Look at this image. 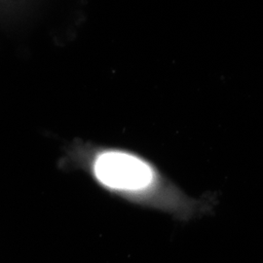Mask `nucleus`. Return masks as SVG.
<instances>
[{
    "mask_svg": "<svg viewBox=\"0 0 263 263\" xmlns=\"http://www.w3.org/2000/svg\"><path fill=\"white\" fill-rule=\"evenodd\" d=\"M91 170L101 185L132 204L180 221L211 215L219 202L214 191L189 195L153 161L135 151L101 149L93 157Z\"/></svg>",
    "mask_w": 263,
    "mask_h": 263,
    "instance_id": "nucleus-1",
    "label": "nucleus"
}]
</instances>
